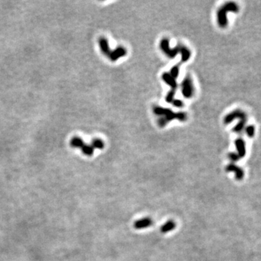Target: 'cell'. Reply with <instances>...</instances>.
Returning a JSON list of instances; mask_svg holds the SVG:
<instances>
[{
	"label": "cell",
	"mask_w": 261,
	"mask_h": 261,
	"mask_svg": "<svg viewBox=\"0 0 261 261\" xmlns=\"http://www.w3.org/2000/svg\"><path fill=\"white\" fill-rule=\"evenodd\" d=\"M160 47L165 54L169 58H174L178 54H182V61L181 63H186L189 60L191 57V51L187 47L182 44H178L173 49H170L169 46V39L163 38L160 43Z\"/></svg>",
	"instance_id": "6da1fadb"
},
{
	"label": "cell",
	"mask_w": 261,
	"mask_h": 261,
	"mask_svg": "<svg viewBox=\"0 0 261 261\" xmlns=\"http://www.w3.org/2000/svg\"><path fill=\"white\" fill-rule=\"evenodd\" d=\"M153 112L156 115H159L160 118L157 120V123L160 127H164L170 120L177 119L181 121H185L187 119V115L184 112L174 113L170 109L164 108L160 106H154Z\"/></svg>",
	"instance_id": "7a4b0ae2"
},
{
	"label": "cell",
	"mask_w": 261,
	"mask_h": 261,
	"mask_svg": "<svg viewBox=\"0 0 261 261\" xmlns=\"http://www.w3.org/2000/svg\"><path fill=\"white\" fill-rule=\"evenodd\" d=\"M239 10V6L234 2H228L218 9L217 12L218 24L221 28H225L228 25L227 13L228 12H238Z\"/></svg>",
	"instance_id": "3957f363"
},
{
	"label": "cell",
	"mask_w": 261,
	"mask_h": 261,
	"mask_svg": "<svg viewBox=\"0 0 261 261\" xmlns=\"http://www.w3.org/2000/svg\"><path fill=\"white\" fill-rule=\"evenodd\" d=\"M70 145L75 148H81V151L85 155L92 156L95 152V148L92 144H86L83 142L82 138L78 136H74L70 140Z\"/></svg>",
	"instance_id": "277c9868"
},
{
	"label": "cell",
	"mask_w": 261,
	"mask_h": 261,
	"mask_svg": "<svg viewBox=\"0 0 261 261\" xmlns=\"http://www.w3.org/2000/svg\"><path fill=\"white\" fill-rule=\"evenodd\" d=\"M182 95L185 98H191L194 94V86L192 80L189 76H187L182 83Z\"/></svg>",
	"instance_id": "5b68a950"
},
{
	"label": "cell",
	"mask_w": 261,
	"mask_h": 261,
	"mask_svg": "<svg viewBox=\"0 0 261 261\" xmlns=\"http://www.w3.org/2000/svg\"><path fill=\"white\" fill-rule=\"evenodd\" d=\"M237 118L240 119V120H247L246 113L241 111V110H235L232 111L231 113L225 115L224 119H223V122L225 124H229Z\"/></svg>",
	"instance_id": "8992f818"
},
{
	"label": "cell",
	"mask_w": 261,
	"mask_h": 261,
	"mask_svg": "<svg viewBox=\"0 0 261 261\" xmlns=\"http://www.w3.org/2000/svg\"><path fill=\"white\" fill-rule=\"evenodd\" d=\"M126 54L127 51L125 48L123 47H119L117 48V49H114V50H111L110 49L106 56H107L111 61L115 62L116 61V60H118L120 57H123L126 56Z\"/></svg>",
	"instance_id": "52a82bcc"
},
{
	"label": "cell",
	"mask_w": 261,
	"mask_h": 261,
	"mask_svg": "<svg viewBox=\"0 0 261 261\" xmlns=\"http://www.w3.org/2000/svg\"><path fill=\"white\" fill-rule=\"evenodd\" d=\"M225 171L227 172H234L235 173V177L238 181L242 180L244 176V172L240 167L236 166L234 163H230L225 167Z\"/></svg>",
	"instance_id": "ba28073f"
},
{
	"label": "cell",
	"mask_w": 261,
	"mask_h": 261,
	"mask_svg": "<svg viewBox=\"0 0 261 261\" xmlns=\"http://www.w3.org/2000/svg\"><path fill=\"white\" fill-rule=\"evenodd\" d=\"M152 224H153V221L151 218H144L135 221L134 225V228L136 229H142V228H148Z\"/></svg>",
	"instance_id": "9c48e42d"
},
{
	"label": "cell",
	"mask_w": 261,
	"mask_h": 261,
	"mask_svg": "<svg viewBox=\"0 0 261 261\" xmlns=\"http://www.w3.org/2000/svg\"><path fill=\"white\" fill-rule=\"evenodd\" d=\"M236 148L237 150V154L240 158H242L246 154L245 141L241 138H238L235 141Z\"/></svg>",
	"instance_id": "30bf717a"
},
{
	"label": "cell",
	"mask_w": 261,
	"mask_h": 261,
	"mask_svg": "<svg viewBox=\"0 0 261 261\" xmlns=\"http://www.w3.org/2000/svg\"><path fill=\"white\" fill-rule=\"evenodd\" d=\"M162 79L167 83V84L169 85V86L171 87V89L170 90L175 92L176 91L178 85H177L176 79L172 77L170 73H164L162 75Z\"/></svg>",
	"instance_id": "8fae6325"
},
{
	"label": "cell",
	"mask_w": 261,
	"mask_h": 261,
	"mask_svg": "<svg viewBox=\"0 0 261 261\" xmlns=\"http://www.w3.org/2000/svg\"><path fill=\"white\" fill-rule=\"evenodd\" d=\"M176 226V224L175 222H174L173 220H169V221H167L165 224H163L162 226H161L160 231L164 234L168 233V232L171 231L175 229Z\"/></svg>",
	"instance_id": "7c38bea8"
},
{
	"label": "cell",
	"mask_w": 261,
	"mask_h": 261,
	"mask_svg": "<svg viewBox=\"0 0 261 261\" xmlns=\"http://www.w3.org/2000/svg\"><path fill=\"white\" fill-rule=\"evenodd\" d=\"M181 65H182V63H179L177 64L176 65H174V66L170 69V76H171L173 78H174L175 79H177L179 76V68H180Z\"/></svg>",
	"instance_id": "4fadbf2b"
},
{
	"label": "cell",
	"mask_w": 261,
	"mask_h": 261,
	"mask_svg": "<svg viewBox=\"0 0 261 261\" xmlns=\"http://www.w3.org/2000/svg\"><path fill=\"white\" fill-rule=\"evenodd\" d=\"M91 144L95 149L97 148L99 149V150H102L104 147V142H103L102 140H101L100 138H95V139L92 141Z\"/></svg>",
	"instance_id": "5bb4252c"
},
{
	"label": "cell",
	"mask_w": 261,
	"mask_h": 261,
	"mask_svg": "<svg viewBox=\"0 0 261 261\" xmlns=\"http://www.w3.org/2000/svg\"><path fill=\"white\" fill-rule=\"evenodd\" d=\"M246 123H247V120H240V122H239V123H238L237 125L234 126V128L232 131H233L234 132H236V133L241 132V131H242L243 129H244V128L245 127Z\"/></svg>",
	"instance_id": "9a60e30c"
},
{
	"label": "cell",
	"mask_w": 261,
	"mask_h": 261,
	"mask_svg": "<svg viewBox=\"0 0 261 261\" xmlns=\"http://www.w3.org/2000/svg\"><path fill=\"white\" fill-rule=\"evenodd\" d=\"M255 126L253 125L248 126L246 128L247 135L249 137H253L254 135H255Z\"/></svg>",
	"instance_id": "2e32d148"
},
{
	"label": "cell",
	"mask_w": 261,
	"mask_h": 261,
	"mask_svg": "<svg viewBox=\"0 0 261 261\" xmlns=\"http://www.w3.org/2000/svg\"><path fill=\"white\" fill-rule=\"evenodd\" d=\"M176 92L175 91H172V90H170L169 92H168V93L167 94L166 97V101L168 103H171L173 101L174 99V96H175Z\"/></svg>",
	"instance_id": "e0dca14e"
},
{
	"label": "cell",
	"mask_w": 261,
	"mask_h": 261,
	"mask_svg": "<svg viewBox=\"0 0 261 261\" xmlns=\"http://www.w3.org/2000/svg\"><path fill=\"white\" fill-rule=\"evenodd\" d=\"M228 157L229 158L230 160L233 163L237 162V161H238L239 159H240V157H239V155H238L237 153H234V152H230V153H228Z\"/></svg>",
	"instance_id": "ac0fdd59"
},
{
	"label": "cell",
	"mask_w": 261,
	"mask_h": 261,
	"mask_svg": "<svg viewBox=\"0 0 261 261\" xmlns=\"http://www.w3.org/2000/svg\"><path fill=\"white\" fill-rule=\"evenodd\" d=\"M172 103H173V105L176 107H184V102H183L182 100H180V99H173Z\"/></svg>",
	"instance_id": "d6986e66"
}]
</instances>
